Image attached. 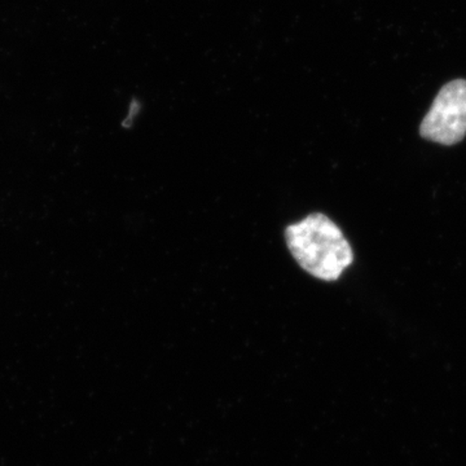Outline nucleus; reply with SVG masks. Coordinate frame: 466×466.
Wrapping results in <instances>:
<instances>
[{
	"instance_id": "1",
	"label": "nucleus",
	"mask_w": 466,
	"mask_h": 466,
	"mask_svg": "<svg viewBox=\"0 0 466 466\" xmlns=\"http://www.w3.org/2000/svg\"><path fill=\"white\" fill-rule=\"evenodd\" d=\"M285 240L299 265L320 280H337L354 260L341 229L323 214H311L288 227Z\"/></svg>"
},
{
	"instance_id": "2",
	"label": "nucleus",
	"mask_w": 466,
	"mask_h": 466,
	"mask_svg": "<svg viewBox=\"0 0 466 466\" xmlns=\"http://www.w3.org/2000/svg\"><path fill=\"white\" fill-rule=\"evenodd\" d=\"M420 134L431 142L453 146L466 135V81L450 82L435 97L420 127Z\"/></svg>"
}]
</instances>
